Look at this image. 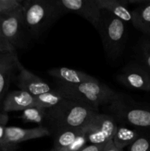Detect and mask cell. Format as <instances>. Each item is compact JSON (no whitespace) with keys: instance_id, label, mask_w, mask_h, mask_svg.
<instances>
[{"instance_id":"6da1fadb","label":"cell","mask_w":150,"mask_h":151,"mask_svg":"<svg viewBox=\"0 0 150 151\" xmlns=\"http://www.w3.org/2000/svg\"><path fill=\"white\" fill-rule=\"evenodd\" d=\"M97 113L99 109L66 98L58 106L46 111L44 126L50 134L63 129L83 128Z\"/></svg>"},{"instance_id":"7a4b0ae2","label":"cell","mask_w":150,"mask_h":151,"mask_svg":"<svg viewBox=\"0 0 150 151\" xmlns=\"http://www.w3.org/2000/svg\"><path fill=\"white\" fill-rule=\"evenodd\" d=\"M57 89L63 93L66 98L85 103L96 109H99L101 106H109L121 97L97 79L76 85H65L57 83Z\"/></svg>"},{"instance_id":"3957f363","label":"cell","mask_w":150,"mask_h":151,"mask_svg":"<svg viewBox=\"0 0 150 151\" xmlns=\"http://www.w3.org/2000/svg\"><path fill=\"white\" fill-rule=\"evenodd\" d=\"M21 6L26 27L35 39L62 16L54 0H22Z\"/></svg>"},{"instance_id":"277c9868","label":"cell","mask_w":150,"mask_h":151,"mask_svg":"<svg viewBox=\"0 0 150 151\" xmlns=\"http://www.w3.org/2000/svg\"><path fill=\"white\" fill-rule=\"evenodd\" d=\"M104 52L111 60H116L123 53L127 35L125 23L109 13L101 10V19L98 30Z\"/></svg>"},{"instance_id":"5b68a950","label":"cell","mask_w":150,"mask_h":151,"mask_svg":"<svg viewBox=\"0 0 150 151\" xmlns=\"http://www.w3.org/2000/svg\"><path fill=\"white\" fill-rule=\"evenodd\" d=\"M110 114L117 123L150 130V107L124 100L123 97L108 106Z\"/></svg>"},{"instance_id":"8992f818","label":"cell","mask_w":150,"mask_h":151,"mask_svg":"<svg viewBox=\"0 0 150 151\" xmlns=\"http://www.w3.org/2000/svg\"><path fill=\"white\" fill-rule=\"evenodd\" d=\"M0 32L15 49L25 48L31 38L24 19L22 6L0 15Z\"/></svg>"},{"instance_id":"52a82bcc","label":"cell","mask_w":150,"mask_h":151,"mask_svg":"<svg viewBox=\"0 0 150 151\" xmlns=\"http://www.w3.org/2000/svg\"><path fill=\"white\" fill-rule=\"evenodd\" d=\"M117 128L118 123L111 115L97 113L84 127V130L88 143L105 145L113 140Z\"/></svg>"},{"instance_id":"ba28073f","label":"cell","mask_w":150,"mask_h":151,"mask_svg":"<svg viewBox=\"0 0 150 151\" xmlns=\"http://www.w3.org/2000/svg\"><path fill=\"white\" fill-rule=\"evenodd\" d=\"M62 16L66 13H74L82 16L96 30L100 26L101 10L95 0H54Z\"/></svg>"},{"instance_id":"9c48e42d","label":"cell","mask_w":150,"mask_h":151,"mask_svg":"<svg viewBox=\"0 0 150 151\" xmlns=\"http://www.w3.org/2000/svg\"><path fill=\"white\" fill-rule=\"evenodd\" d=\"M116 80L131 89L150 91V73L140 63H131L125 66Z\"/></svg>"},{"instance_id":"30bf717a","label":"cell","mask_w":150,"mask_h":151,"mask_svg":"<svg viewBox=\"0 0 150 151\" xmlns=\"http://www.w3.org/2000/svg\"><path fill=\"white\" fill-rule=\"evenodd\" d=\"M50 135L48 128L44 126H38L34 128L6 127L3 151L16 150L19 143Z\"/></svg>"},{"instance_id":"8fae6325","label":"cell","mask_w":150,"mask_h":151,"mask_svg":"<svg viewBox=\"0 0 150 151\" xmlns=\"http://www.w3.org/2000/svg\"><path fill=\"white\" fill-rule=\"evenodd\" d=\"M16 69L19 71L17 85L20 90L26 91L34 97L52 90L44 80L26 69L21 63L19 58H16Z\"/></svg>"},{"instance_id":"7c38bea8","label":"cell","mask_w":150,"mask_h":151,"mask_svg":"<svg viewBox=\"0 0 150 151\" xmlns=\"http://www.w3.org/2000/svg\"><path fill=\"white\" fill-rule=\"evenodd\" d=\"M16 52L0 55V113L4 97L8 93L9 86L16 69Z\"/></svg>"},{"instance_id":"4fadbf2b","label":"cell","mask_w":150,"mask_h":151,"mask_svg":"<svg viewBox=\"0 0 150 151\" xmlns=\"http://www.w3.org/2000/svg\"><path fill=\"white\" fill-rule=\"evenodd\" d=\"M36 106L35 97L22 90H16L7 93L2 103L1 112L23 111L29 108Z\"/></svg>"},{"instance_id":"5bb4252c","label":"cell","mask_w":150,"mask_h":151,"mask_svg":"<svg viewBox=\"0 0 150 151\" xmlns=\"http://www.w3.org/2000/svg\"><path fill=\"white\" fill-rule=\"evenodd\" d=\"M48 74L57 80V83L65 85H76L85 81L96 79L94 77L76 69L66 67L53 68L48 71Z\"/></svg>"},{"instance_id":"9a60e30c","label":"cell","mask_w":150,"mask_h":151,"mask_svg":"<svg viewBox=\"0 0 150 151\" xmlns=\"http://www.w3.org/2000/svg\"><path fill=\"white\" fill-rule=\"evenodd\" d=\"M100 10H107L122 22H131L132 13L129 9L127 0H95Z\"/></svg>"},{"instance_id":"2e32d148","label":"cell","mask_w":150,"mask_h":151,"mask_svg":"<svg viewBox=\"0 0 150 151\" xmlns=\"http://www.w3.org/2000/svg\"><path fill=\"white\" fill-rule=\"evenodd\" d=\"M132 24L144 35L150 36V0L132 11Z\"/></svg>"},{"instance_id":"e0dca14e","label":"cell","mask_w":150,"mask_h":151,"mask_svg":"<svg viewBox=\"0 0 150 151\" xmlns=\"http://www.w3.org/2000/svg\"><path fill=\"white\" fill-rule=\"evenodd\" d=\"M142 131L138 128H130L126 125H118L113 142L115 145L119 149L124 150L132 145L141 134Z\"/></svg>"},{"instance_id":"ac0fdd59","label":"cell","mask_w":150,"mask_h":151,"mask_svg":"<svg viewBox=\"0 0 150 151\" xmlns=\"http://www.w3.org/2000/svg\"><path fill=\"white\" fill-rule=\"evenodd\" d=\"M84 131L83 128H69L63 129L57 131L52 135L54 136V147L55 150L65 148L71 144L79 134H82Z\"/></svg>"},{"instance_id":"d6986e66","label":"cell","mask_w":150,"mask_h":151,"mask_svg":"<svg viewBox=\"0 0 150 151\" xmlns=\"http://www.w3.org/2000/svg\"><path fill=\"white\" fill-rule=\"evenodd\" d=\"M66 97L58 89H52L35 97L36 106L48 110L58 106Z\"/></svg>"},{"instance_id":"ffe728a7","label":"cell","mask_w":150,"mask_h":151,"mask_svg":"<svg viewBox=\"0 0 150 151\" xmlns=\"http://www.w3.org/2000/svg\"><path fill=\"white\" fill-rule=\"evenodd\" d=\"M46 111L42 108L34 106L24 110L21 118L24 122L38 124L40 126H43V124L45 122Z\"/></svg>"},{"instance_id":"44dd1931","label":"cell","mask_w":150,"mask_h":151,"mask_svg":"<svg viewBox=\"0 0 150 151\" xmlns=\"http://www.w3.org/2000/svg\"><path fill=\"white\" fill-rule=\"evenodd\" d=\"M140 63L143 65L150 73V36L145 35L140 41L138 46Z\"/></svg>"},{"instance_id":"7402d4cb","label":"cell","mask_w":150,"mask_h":151,"mask_svg":"<svg viewBox=\"0 0 150 151\" xmlns=\"http://www.w3.org/2000/svg\"><path fill=\"white\" fill-rule=\"evenodd\" d=\"M126 148V151H150V133L142 131L140 137Z\"/></svg>"},{"instance_id":"603a6c76","label":"cell","mask_w":150,"mask_h":151,"mask_svg":"<svg viewBox=\"0 0 150 151\" xmlns=\"http://www.w3.org/2000/svg\"><path fill=\"white\" fill-rule=\"evenodd\" d=\"M88 141H87L86 137H85V130H84L83 132L79 134L77 138L71 144L69 145L68 147L55 151H80L85 146L88 145Z\"/></svg>"},{"instance_id":"cb8c5ba5","label":"cell","mask_w":150,"mask_h":151,"mask_svg":"<svg viewBox=\"0 0 150 151\" xmlns=\"http://www.w3.org/2000/svg\"><path fill=\"white\" fill-rule=\"evenodd\" d=\"M21 1L22 0H0V15L19 7Z\"/></svg>"},{"instance_id":"d4e9b609","label":"cell","mask_w":150,"mask_h":151,"mask_svg":"<svg viewBox=\"0 0 150 151\" xmlns=\"http://www.w3.org/2000/svg\"><path fill=\"white\" fill-rule=\"evenodd\" d=\"M8 114L4 112L0 113V145H1L2 150H4V137H5V129H6V124L8 121Z\"/></svg>"},{"instance_id":"484cf974","label":"cell","mask_w":150,"mask_h":151,"mask_svg":"<svg viewBox=\"0 0 150 151\" xmlns=\"http://www.w3.org/2000/svg\"><path fill=\"white\" fill-rule=\"evenodd\" d=\"M16 50L2 36L0 32V55L6 52H14Z\"/></svg>"},{"instance_id":"4316f807","label":"cell","mask_w":150,"mask_h":151,"mask_svg":"<svg viewBox=\"0 0 150 151\" xmlns=\"http://www.w3.org/2000/svg\"><path fill=\"white\" fill-rule=\"evenodd\" d=\"M104 145H88L80 151H102Z\"/></svg>"},{"instance_id":"83f0119b","label":"cell","mask_w":150,"mask_h":151,"mask_svg":"<svg viewBox=\"0 0 150 151\" xmlns=\"http://www.w3.org/2000/svg\"><path fill=\"white\" fill-rule=\"evenodd\" d=\"M102 151H124V150H121V149H119V147H116V146L114 145V143H113V140H111V141L108 142L104 145Z\"/></svg>"},{"instance_id":"f1b7e54d","label":"cell","mask_w":150,"mask_h":151,"mask_svg":"<svg viewBox=\"0 0 150 151\" xmlns=\"http://www.w3.org/2000/svg\"><path fill=\"white\" fill-rule=\"evenodd\" d=\"M127 1L129 4H134L138 7V6L142 5V4L146 3L149 0H127Z\"/></svg>"},{"instance_id":"f546056e","label":"cell","mask_w":150,"mask_h":151,"mask_svg":"<svg viewBox=\"0 0 150 151\" xmlns=\"http://www.w3.org/2000/svg\"><path fill=\"white\" fill-rule=\"evenodd\" d=\"M49 151H55V150H54V148H52V149H51V150H49Z\"/></svg>"},{"instance_id":"4dcf8cb0","label":"cell","mask_w":150,"mask_h":151,"mask_svg":"<svg viewBox=\"0 0 150 151\" xmlns=\"http://www.w3.org/2000/svg\"><path fill=\"white\" fill-rule=\"evenodd\" d=\"M1 150H2V148H1V145H0V151H1Z\"/></svg>"},{"instance_id":"1f68e13d","label":"cell","mask_w":150,"mask_h":151,"mask_svg":"<svg viewBox=\"0 0 150 151\" xmlns=\"http://www.w3.org/2000/svg\"><path fill=\"white\" fill-rule=\"evenodd\" d=\"M8 151H16V150H8Z\"/></svg>"}]
</instances>
